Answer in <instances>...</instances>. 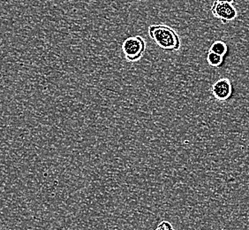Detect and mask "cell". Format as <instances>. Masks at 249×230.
Listing matches in <instances>:
<instances>
[{
    "label": "cell",
    "instance_id": "cell-4",
    "mask_svg": "<svg viewBox=\"0 0 249 230\" xmlns=\"http://www.w3.org/2000/svg\"><path fill=\"white\" fill-rule=\"evenodd\" d=\"M232 84L228 78H220L216 80L211 87V94L217 101L228 100L232 95Z\"/></svg>",
    "mask_w": 249,
    "mask_h": 230
},
{
    "label": "cell",
    "instance_id": "cell-3",
    "mask_svg": "<svg viewBox=\"0 0 249 230\" xmlns=\"http://www.w3.org/2000/svg\"><path fill=\"white\" fill-rule=\"evenodd\" d=\"M211 14L222 23H229L238 17V11L229 2L215 0L211 5Z\"/></svg>",
    "mask_w": 249,
    "mask_h": 230
},
{
    "label": "cell",
    "instance_id": "cell-8",
    "mask_svg": "<svg viewBox=\"0 0 249 230\" xmlns=\"http://www.w3.org/2000/svg\"><path fill=\"white\" fill-rule=\"evenodd\" d=\"M218 1H225V2H229V3H231V4H233L235 2V0H218Z\"/></svg>",
    "mask_w": 249,
    "mask_h": 230
},
{
    "label": "cell",
    "instance_id": "cell-7",
    "mask_svg": "<svg viewBox=\"0 0 249 230\" xmlns=\"http://www.w3.org/2000/svg\"><path fill=\"white\" fill-rule=\"evenodd\" d=\"M154 230H174V228L169 221H163L158 226V228Z\"/></svg>",
    "mask_w": 249,
    "mask_h": 230
},
{
    "label": "cell",
    "instance_id": "cell-6",
    "mask_svg": "<svg viewBox=\"0 0 249 230\" xmlns=\"http://www.w3.org/2000/svg\"><path fill=\"white\" fill-rule=\"evenodd\" d=\"M207 62L212 67H220L224 64V57L209 51L207 53Z\"/></svg>",
    "mask_w": 249,
    "mask_h": 230
},
{
    "label": "cell",
    "instance_id": "cell-1",
    "mask_svg": "<svg viewBox=\"0 0 249 230\" xmlns=\"http://www.w3.org/2000/svg\"><path fill=\"white\" fill-rule=\"evenodd\" d=\"M149 36L159 48L164 51H178L181 47V39L172 27L163 24L151 25Z\"/></svg>",
    "mask_w": 249,
    "mask_h": 230
},
{
    "label": "cell",
    "instance_id": "cell-2",
    "mask_svg": "<svg viewBox=\"0 0 249 230\" xmlns=\"http://www.w3.org/2000/svg\"><path fill=\"white\" fill-rule=\"evenodd\" d=\"M146 41L141 36H131L122 43V53L127 62L134 63L140 60L146 53Z\"/></svg>",
    "mask_w": 249,
    "mask_h": 230
},
{
    "label": "cell",
    "instance_id": "cell-5",
    "mask_svg": "<svg viewBox=\"0 0 249 230\" xmlns=\"http://www.w3.org/2000/svg\"><path fill=\"white\" fill-rule=\"evenodd\" d=\"M210 51L212 53H216L218 55L225 57L228 53V45H227V43L222 40H216L211 44Z\"/></svg>",
    "mask_w": 249,
    "mask_h": 230
}]
</instances>
